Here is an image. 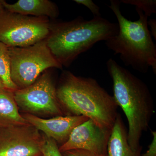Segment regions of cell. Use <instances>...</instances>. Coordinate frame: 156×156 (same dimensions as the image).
I'll use <instances>...</instances> for the list:
<instances>
[{"label":"cell","instance_id":"cell-19","mask_svg":"<svg viewBox=\"0 0 156 156\" xmlns=\"http://www.w3.org/2000/svg\"><path fill=\"white\" fill-rule=\"evenodd\" d=\"M153 139L148 146V149L140 156H156V132L152 131Z\"/></svg>","mask_w":156,"mask_h":156},{"label":"cell","instance_id":"cell-22","mask_svg":"<svg viewBox=\"0 0 156 156\" xmlns=\"http://www.w3.org/2000/svg\"><path fill=\"white\" fill-rule=\"evenodd\" d=\"M3 1V0H0V10L3 8L2 4Z\"/></svg>","mask_w":156,"mask_h":156},{"label":"cell","instance_id":"cell-1","mask_svg":"<svg viewBox=\"0 0 156 156\" xmlns=\"http://www.w3.org/2000/svg\"><path fill=\"white\" fill-rule=\"evenodd\" d=\"M56 93L62 112L69 113L68 115L83 116L102 128L112 129L119 114L118 105L113 96L95 79L64 71Z\"/></svg>","mask_w":156,"mask_h":156},{"label":"cell","instance_id":"cell-23","mask_svg":"<svg viewBox=\"0 0 156 156\" xmlns=\"http://www.w3.org/2000/svg\"><path fill=\"white\" fill-rule=\"evenodd\" d=\"M41 156H43V155H42Z\"/></svg>","mask_w":156,"mask_h":156},{"label":"cell","instance_id":"cell-16","mask_svg":"<svg viewBox=\"0 0 156 156\" xmlns=\"http://www.w3.org/2000/svg\"><path fill=\"white\" fill-rule=\"evenodd\" d=\"M41 153L43 156H63L56 141L46 136L42 145Z\"/></svg>","mask_w":156,"mask_h":156},{"label":"cell","instance_id":"cell-6","mask_svg":"<svg viewBox=\"0 0 156 156\" xmlns=\"http://www.w3.org/2000/svg\"><path fill=\"white\" fill-rule=\"evenodd\" d=\"M47 17H36L0 10V42L8 48H23L45 40L50 33Z\"/></svg>","mask_w":156,"mask_h":156},{"label":"cell","instance_id":"cell-8","mask_svg":"<svg viewBox=\"0 0 156 156\" xmlns=\"http://www.w3.org/2000/svg\"><path fill=\"white\" fill-rule=\"evenodd\" d=\"M45 136L30 124L0 128V156H41Z\"/></svg>","mask_w":156,"mask_h":156},{"label":"cell","instance_id":"cell-3","mask_svg":"<svg viewBox=\"0 0 156 156\" xmlns=\"http://www.w3.org/2000/svg\"><path fill=\"white\" fill-rule=\"evenodd\" d=\"M119 31L118 23L101 16L89 20L80 16L71 21L50 22V33L46 41L56 60L62 67H68L79 55Z\"/></svg>","mask_w":156,"mask_h":156},{"label":"cell","instance_id":"cell-9","mask_svg":"<svg viewBox=\"0 0 156 156\" xmlns=\"http://www.w3.org/2000/svg\"><path fill=\"white\" fill-rule=\"evenodd\" d=\"M112 129L102 128L88 119L76 127L66 142L58 147L60 152L84 150L99 155H107V146Z\"/></svg>","mask_w":156,"mask_h":156},{"label":"cell","instance_id":"cell-15","mask_svg":"<svg viewBox=\"0 0 156 156\" xmlns=\"http://www.w3.org/2000/svg\"><path fill=\"white\" fill-rule=\"evenodd\" d=\"M121 3L135 6L140 9L148 17L156 14V0H121Z\"/></svg>","mask_w":156,"mask_h":156},{"label":"cell","instance_id":"cell-4","mask_svg":"<svg viewBox=\"0 0 156 156\" xmlns=\"http://www.w3.org/2000/svg\"><path fill=\"white\" fill-rule=\"evenodd\" d=\"M120 1L110 0L108 5L118 20V34L105 41L109 50L120 59L126 66L142 73L151 67L156 74V46L147 25L148 17L140 9L135 8L139 19L132 21L126 18L120 10Z\"/></svg>","mask_w":156,"mask_h":156},{"label":"cell","instance_id":"cell-14","mask_svg":"<svg viewBox=\"0 0 156 156\" xmlns=\"http://www.w3.org/2000/svg\"><path fill=\"white\" fill-rule=\"evenodd\" d=\"M0 79L5 88L14 91L18 89L11 80L9 48L0 42Z\"/></svg>","mask_w":156,"mask_h":156},{"label":"cell","instance_id":"cell-11","mask_svg":"<svg viewBox=\"0 0 156 156\" xmlns=\"http://www.w3.org/2000/svg\"><path fill=\"white\" fill-rule=\"evenodd\" d=\"M2 4L10 12L27 16L55 19L59 14L56 4L49 0H19L13 4L3 0Z\"/></svg>","mask_w":156,"mask_h":156},{"label":"cell","instance_id":"cell-10","mask_svg":"<svg viewBox=\"0 0 156 156\" xmlns=\"http://www.w3.org/2000/svg\"><path fill=\"white\" fill-rule=\"evenodd\" d=\"M22 116L29 124L44 132L45 136L62 144L66 142L76 127L89 119L83 116H58L50 119H42L28 113Z\"/></svg>","mask_w":156,"mask_h":156},{"label":"cell","instance_id":"cell-7","mask_svg":"<svg viewBox=\"0 0 156 156\" xmlns=\"http://www.w3.org/2000/svg\"><path fill=\"white\" fill-rule=\"evenodd\" d=\"M17 106L30 114L62 116L57 100L56 88L51 75L43 73L32 84L14 92Z\"/></svg>","mask_w":156,"mask_h":156},{"label":"cell","instance_id":"cell-17","mask_svg":"<svg viewBox=\"0 0 156 156\" xmlns=\"http://www.w3.org/2000/svg\"><path fill=\"white\" fill-rule=\"evenodd\" d=\"M75 2L86 6L91 11L94 17H100V8L92 0H74Z\"/></svg>","mask_w":156,"mask_h":156},{"label":"cell","instance_id":"cell-21","mask_svg":"<svg viewBox=\"0 0 156 156\" xmlns=\"http://www.w3.org/2000/svg\"><path fill=\"white\" fill-rule=\"evenodd\" d=\"M5 88V87L4 86V84H3L2 81L0 79V89H2V88Z\"/></svg>","mask_w":156,"mask_h":156},{"label":"cell","instance_id":"cell-18","mask_svg":"<svg viewBox=\"0 0 156 156\" xmlns=\"http://www.w3.org/2000/svg\"><path fill=\"white\" fill-rule=\"evenodd\" d=\"M63 156H108L102 155L84 150H73L62 153Z\"/></svg>","mask_w":156,"mask_h":156},{"label":"cell","instance_id":"cell-5","mask_svg":"<svg viewBox=\"0 0 156 156\" xmlns=\"http://www.w3.org/2000/svg\"><path fill=\"white\" fill-rule=\"evenodd\" d=\"M46 39L27 47L9 48L11 80L18 89L30 86L48 69H62Z\"/></svg>","mask_w":156,"mask_h":156},{"label":"cell","instance_id":"cell-12","mask_svg":"<svg viewBox=\"0 0 156 156\" xmlns=\"http://www.w3.org/2000/svg\"><path fill=\"white\" fill-rule=\"evenodd\" d=\"M141 150L133 151L128 144V131L121 115L118 114L107 146L108 156H140Z\"/></svg>","mask_w":156,"mask_h":156},{"label":"cell","instance_id":"cell-2","mask_svg":"<svg viewBox=\"0 0 156 156\" xmlns=\"http://www.w3.org/2000/svg\"><path fill=\"white\" fill-rule=\"evenodd\" d=\"M106 64L112 81L113 96L128 120V144L133 151L141 150L140 138L154 113L152 96L144 82L114 59L110 58Z\"/></svg>","mask_w":156,"mask_h":156},{"label":"cell","instance_id":"cell-13","mask_svg":"<svg viewBox=\"0 0 156 156\" xmlns=\"http://www.w3.org/2000/svg\"><path fill=\"white\" fill-rule=\"evenodd\" d=\"M14 92L5 88L0 89V128L29 124L20 114Z\"/></svg>","mask_w":156,"mask_h":156},{"label":"cell","instance_id":"cell-20","mask_svg":"<svg viewBox=\"0 0 156 156\" xmlns=\"http://www.w3.org/2000/svg\"><path fill=\"white\" fill-rule=\"evenodd\" d=\"M148 26L150 27L151 35L156 41V20L155 19H150L147 20Z\"/></svg>","mask_w":156,"mask_h":156}]
</instances>
